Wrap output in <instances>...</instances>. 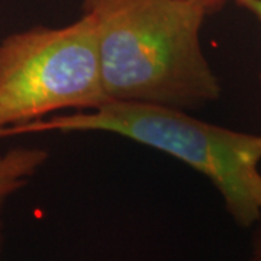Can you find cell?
I'll list each match as a JSON object with an SVG mask.
<instances>
[{
  "label": "cell",
  "mask_w": 261,
  "mask_h": 261,
  "mask_svg": "<svg viewBox=\"0 0 261 261\" xmlns=\"http://www.w3.org/2000/svg\"><path fill=\"white\" fill-rule=\"evenodd\" d=\"M111 102L197 108L221 96L200 44L205 10L189 0H82Z\"/></svg>",
  "instance_id": "cell-1"
},
{
  "label": "cell",
  "mask_w": 261,
  "mask_h": 261,
  "mask_svg": "<svg viewBox=\"0 0 261 261\" xmlns=\"http://www.w3.org/2000/svg\"><path fill=\"white\" fill-rule=\"evenodd\" d=\"M19 130H100L121 135L203 174L221 193L226 212L240 226L260 222L261 135L200 121L177 108L111 100L97 109L57 115Z\"/></svg>",
  "instance_id": "cell-2"
},
{
  "label": "cell",
  "mask_w": 261,
  "mask_h": 261,
  "mask_svg": "<svg viewBox=\"0 0 261 261\" xmlns=\"http://www.w3.org/2000/svg\"><path fill=\"white\" fill-rule=\"evenodd\" d=\"M106 102L89 15L58 28L38 25L0 41V134L49 113L84 112Z\"/></svg>",
  "instance_id": "cell-3"
},
{
  "label": "cell",
  "mask_w": 261,
  "mask_h": 261,
  "mask_svg": "<svg viewBox=\"0 0 261 261\" xmlns=\"http://www.w3.org/2000/svg\"><path fill=\"white\" fill-rule=\"evenodd\" d=\"M48 152L41 148H12L0 152V214L10 196L19 192L45 164Z\"/></svg>",
  "instance_id": "cell-4"
},
{
  "label": "cell",
  "mask_w": 261,
  "mask_h": 261,
  "mask_svg": "<svg viewBox=\"0 0 261 261\" xmlns=\"http://www.w3.org/2000/svg\"><path fill=\"white\" fill-rule=\"evenodd\" d=\"M189 2H192V3H195L197 6H200L207 15H212L215 12H219L229 2L233 3V0H189Z\"/></svg>",
  "instance_id": "cell-5"
},
{
  "label": "cell",
  "mask_w": 261,
  "mask_h": 261,
  "mask_svg": "<svg viewBox=\"0 0 261 261\" xmlns=\"http://www.w3.org/2000/svg\"><path fill=\"white\" fill-rule=\"evenodd\" d=\"M233 3L247 10L261 23V0H233Z\"/></svg>",
  "instance_id": "cell-6"
},
{
  "label": "cell",
  "mask_w": 261,
  "mask_h": 261,
  "mask_svg": "<svg viewBox=\"0 0 261 261\" xmlns=\"http://www.w3.org/2000/svg\"><path fill=\"white\" fill-rule=\"evenodd\" d=\"M251 261H261V219L258 229L254 237V243H252V257Z\"/></svg>",
  "instance_id": "cell-7"
},
{
  "label": "cell",
  "mask_w": 261,
  "mask_h": 261,
  "mask_svg": "<svg viewBox=\"0 0 261 261\" xmlns=\"http://www.w3.org/2000/svg\"><path fill=\"white\" fill-rule=\"evenodd\" d=\"M260 86H261V75H260Z\"/></svg>",
  "instance_id": "cell-8"
}]
</instances>
